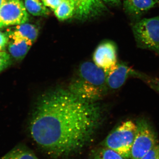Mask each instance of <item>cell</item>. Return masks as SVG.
<instances>
[{
	"instance_id": "1",
	"label": "cell",
	"mask_w": 159,
	"mask_h": 159,
	"mask_svg": "<svg viewBox=\"0 0 159 159\" xmlns=\"http://www.w3.org/2000/svg\"><path fill=\"white\" fill-rule=\"evenodd\" d=\"M102 119L96 102L80 99L68 89H55L36 102L29 125L32 139L53 157L71 155L92 141Z\"/></svg>"
},
{
	"instance_id": "2",
	"label": "cell",
	"mask_w": 159,
	"mask_h": 159,
	"mask_svg": "<svg viewBox=\"0 0 159 159\" xmlns=\"http://www.w3.org/2000/svg\"><path fill=\"white\" fill-rule=\"evenodd\" d=\"M107 88L104 70L94 63L87 61L79 67L69 90L80 99L96 102L104 96Z\"/></svg>"
},
{
	"instance_id": "3",
	"label": "cell",
	"mask_w": 159,
	"mask_h": 159,
	"mask_svg": "<svg viewBox=\"0 0 159 159\" xmlns=\"http://www.w3.org/2000/svg\"><path fill=\"white\" fill-rule=\"evenodd\" d=\"M137 129L136 123L133 121L128 120L122 122L107 136L104 146L115 151L125 159L130 158Z\"/></svg>"
},
{
	"instance_id": "4",
	"label": "cell",
	"mask_w": 159,
	"mask_h": 159,
	"mask_svg": "<svg viewBox=\"0 0 159 159\" xmlns=\"http://www.w3.org/2000/svg\"><path fill=\"white\" fill-rule=\"evenodd\" d=\"M132 31L139 48L151 50L159 55V16L137 22Z\"/></svg>"
},
{
	"instance_id": "5",
	"label": "cell",
	"mask_w": 159,
	"mask_h": 159,
	"mask_svg": "<svg viewBox=\"0 0 159 159\" xmlns=\"http://www.w3.org/2000/svg\"><path fill=\"white\" fill-rule=\"evenodd\" d=\"M136 134L131 150V159H141L158 144L155 131L147 120L139 119L136 122Z\"/></svg>"
},
{
	"instance_id": "6",
	"label": "cell",
	"mask_w": 159,
	"mask_h": 159,
	"mask_svg": "<svg viewBox=\"0 0 159 159\" xmlns=\"http://www.w3.org/2000/svg\"><path fill=\"white\" fill-rule=\"evenodd\" d=\"M29 19L21 0H6L0 7V29L24 24Z\"/></svg>"
},
{
	"instance_id": "7",
	"label": "cell",
	"mask_w": 159,
	"mask_h": 159,
	"mask_svg": "<svg viewBox=\"0 0 159 159\" xmlns=\"http://www.w3.org/2000/svg\"><path fill=\"white\" fill-rule=\"evenodd\" d=\"M105 73L107 88L112 90L120 88L129 77H137L143 80L146 75L123 63L117 62L115 66Z\"/></svg>"
},
{
	"instance_id": "8",
	"label": "cell",
	"mask_w": 159,
	"mask_h": 159,
	"mask_svg": "<svg viewBox=\"0 0 159 159\" xmlns=\"http://www.w3.org/2000/svg\"><path fill=\"white\" fill-rule=\"evenodd\" d=\"M94 63L107 72L117 63V49L114 43L107 42L99 45L93 54Z\"/></svg>"
},
{
	"instance_id": "9",
	"label": "cell",
	"mask_w": 159,
	"mask_h": 159,
	"mask_svg": "<svg viewBox=\"0 0 159 159\" xmlns=\"http://www.w3.org/2000/svg\"><path fill=\"white\" fill-rule=\"evenodd\" d=\"M73 3L74 15L81 19H85L101 14L106 7L101 0H70Z\"/></svg>"
},
{
	"instance_id": "10",
	"label": "cell",
	"mask_w": 159,
	"mask_h": 159,
	"mask_svg": "<svg viewBox=\"0 0 159 159\" xmlns=\"http://www.w3.org/2000/svg\"><path fill=\"white\" fill-rule=\"evenodd\" d=\"M9 38L7 48L11 57L17 61H21L25 57L33 44L30 40L6 31Z\"/></svg>"
},
{
	"instance_id": "11",
	"label": "cell",
	"mask_w": 159,
	"mask_h": 159,
	"mask_svg": "<svg viewBox=\"0 0 159 159\" xmlns=\"http://www.w3.org/2000/svg\"><path fill=\"white\" fill-rule=\"evenodd\" d=\"M157 4L155 0H124V8L127 14L139 17Z\"/></svg>"
},
{
	"instance_id": "12",
	"label": "cell",
	"mask_w": 159,
	"mask_h": 159,
	"mask_svg": "<svg viewBox=\"0 0 159 159\" xmlns=\"http://www.w3.org/2000/svg\"><path fill=\"white\" fill-rule=\"evenodd\" d=\"M7 31L21 37L28 38L33 43L37 39L39 34V30L36 26L26 23L9 28Z\"/></svg>"
},
{
	"instance_id": "13",
	"label": "cell",
	"mask_w": 159,
	"mask_h": 159,
	"mask_svg": "<svg viewBox=\"0 0 159 159\" xmlns=\"http://www.w3.org/2000/svg\"><path fill=\"white\" fill-rule=\"evenodd\" d=\"M0 159H39L32 151L24 145H17Z\"/></svg>"
},
{
	"instance_id": "14",
	"label": "cell",
	"mask_w": 159,
	"mask_h": 159,
	"mask_svg": "<svg viewBox=\"0 0 159 159\" xmlns=\"http://www.w3.org/2000/svg\"><path fill=\"white\" fill-rule=\"evenodd\" d=\"M54 11L56 17L61 21L68 19L75 13L74 5L70 0H62L59 6Z\"/></svg>"
},
{
	"instance_id": "15",
	"label": "cell",
	"mask_w": 159,
	"mask_h": 159,
	"mask_svg": "<svg viewBox=\"0 0 159 159\" xmlns=\"http://www.w3.org/2000/svg\"><path fill=\"white\" fill-rule=\"evenodd\" d=\"M26 10L34 16H46L50 14V11L43 3L39 0H25Z\"/></svg>"
},
{
	"instance_id": "16",
	"label": "cell",
	"mask_w": 159,
	"mask_h": 159,
	"mask_svg": "<svg viewBox=\"0 0 159 159\" xmlns=\"http://www.w3.org/2000/svg\"><path fill=\"white\" fill-rule=\"evenodd\" d=\"M91 159H125L115 151L106 147L98 148L92 153Z\"/></svg>"
},
{
	"instance_id": "17",
	"label": "cell",
	"mask_w": 159,
	"mask_h": 159,
	"mask_svg": "<svg viewBox=\"0 0 159 159\" xmlns=\"http://www.w3.org/2000/svg\"><path fill=\"white\" fill-rule=\"evenodd\" d=\"M11 55L6 51H0V73L11 65Z\"/></svg>"
},
{
	"instance_id": "18",
	"label": "cell",
	"mask_w": 159,
	"mask_h": 159,
	"mask_svg": "<svg viewBox=\"0 0 159 159\" xmlns=\"http://www.w3.org/2000/svg\"><path fill=\"white\" fill-rule=\"evenodd\" d=\"M151 88L159 93V78L150 77L146 75L143 80Z\"/></svg>"
},
{
	"instance_id": "19",
	"label": "cell",
	"mask_w": 159,
	"mask_h": 159,
	"mask_svg": "<svg viewBox=\"0 0 159 159\" xmlns=\"http://www.w3.org/2000/svg\"><path fill=\"white\" fill-rule=\"evenodd\" d=\"M141 159H159V143Z\"/></svg>"
},
{
	"instance_id": "20",
	"label": "cell",
	"mask_w": 159,
	"mask_h": 159,
	"mask_svg": "<svg viewBox=\"0 0 159 159\" xmlns=\"http://www.w3.org/2000/svg\"><path fill=\"white\" fill-rule=\"evenodd\" d=\"M8 42L9 38L6 32L3 33L0 31V51H5Z\"/></svg>"
},
{
	"instance_id": "21",
	"label": "cell",
	"mask_w": 159,
	"mask_h": 159,
	"mask_svg": "<svg viewBox=\"0 0 159 159\" xmlns=\"http://www.w3.org/2000/svg\"><path fill=\"white\" fill-rule=\"evenodd\" d=\"M43 3L47 7L55 10L59 6L62 0H42Z\"/></svg>"
},
{
	"instance_id": "22",
	"label": "cell",
	"mask_w": 159,
	"mask_h": 159,
	"mask_svg": "<svg viewBox=\"0 0 159 159\" xmlns=\"http://www.w3.org/2000/svg\"><path fill=\"white\" fill-rule=\"evenodd\" d=\"M103 3H105L109 6H118L121 4V0H101Z\"/></svg>"
},
{
	"instance_id": "23",
	"label": "cell",
	"mask_w": 159,
	"mask_h": 159,
	"mask_svg": "<svg viewBox=\"0 0 159 159\" xmlns=\"http://www.w3.org/2000/svg\"><path fill=\"white\" fill-rule=\"evenodd\" d=\"M5 1H6V0H0V7L2 6Z\"/></svg>"
},
{
	"instance_id": "24",
	"label": "cell",
	"mask_w": 159,
	"mask_h": 159,
	"mask_svg": "<svg viewBox=\"0 0 159 159\" xmlns=\"http://www.w3.org/2000/svg\"><path fill=\"white\" fill-rule=\"evenodd\" d=\"M157 2V4L159 6V0H155Z\"/></svg>"
}]
</instances>
